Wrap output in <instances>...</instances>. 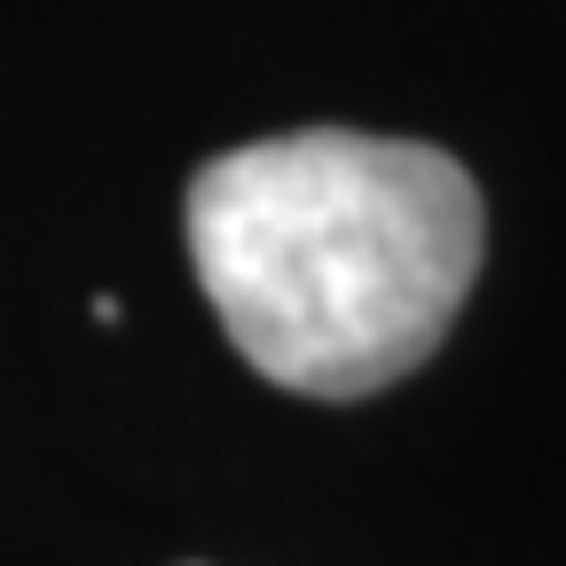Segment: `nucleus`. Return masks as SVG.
<instances>
[{"mask_svg": "<svg viewBox=\"0 0 566 566\" xmlns=\"http://www.w3.org/2000/svg\"><path fill=\"white\" fill-rule=\"evenodd\" d=\"M181 221L229 346L315 401H363L424 370L488 252L480 181L449 150L354 126L205 158Z\"/></svg>", "mask_w": 566, "mask_h": 566, "instance_id": "nucleus-1", "label": "nucleus"}]
</instances>
